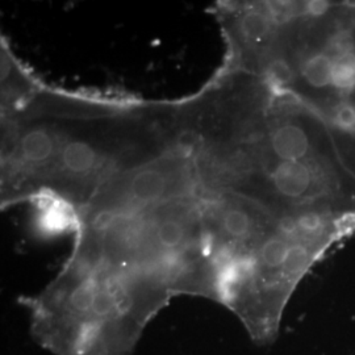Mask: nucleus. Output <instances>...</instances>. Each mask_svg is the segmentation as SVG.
I'll list each match as a JSON object with an SVG mask.
<instances>
[{
	"mask_svg": "<svg viewBox=\"0 0 355 355\" xmlns=\"http://www.w3.org/2000/svg\"><path fill=\"white\" fill-rule=\"evenodd\" d=\"M1 114L20 110L41 89V83L15 57L1 37Z\"/></svg>",
	"mask_w": 355,
	"mask_h": 355,
	"instance_id": "obj_1",
	"label": "nucleus"
},
{
	"mask_svg": "<svg viewBox=\"0 0 355 355\" xmlns=\"http://www.w3.org/2000/svg\"><path fill=\"white\" fill-rule=\"evenodd\" d=\"M268 145L278 162H302L309 152V139L304 129L295 123H282L274 128Z\"/></svg>",
	"mask_w": 355,
	"mask_h": 355,
	"instance_id": "obj_2",
	"label": "nucleus"
},
{
	"mask_svg": "<svg viewBox=\"0 0 355 355\" xmlns=\"http://www.w3.org/2000/svg\"><path fill=\"white\" fill-rule=\"evenodd\" d=\"M270 184L280 196L299 199L312 184V173L303 162H277L268 171Z\"/></svg>",
	"mask_w": 355,
	"mask_h": 355,
	"instance_id": "obj_3",
	"label": "nucleus"
},
{
	"mask_svg": "<svg viewBox=\"0 0 355 355\" xmlns=\"http://www.w3.org/2000/svg\"><path fill=\"white\" fill-rule=\"evenodd\" d=\"M275 20L277 17L268 6H252L239 16L236 29L243 42L259 44L274 33Z\"/></svg>",
	"mask_w": 355,
	"mask_h": 355,
	"instance_id": "obj_4",
	"label": "nucleus"
},
{
	"mask_svg": "<svg viewBox=\"0 0 355 355\" xmlns=\"http://www.w3.org/2000/svg\"><path fill=\"white\" fill-rule=\"evenodd\" d=\"M302 76L315 89H324L331 85L333 58L328 53H315L302 64Z\"/></svg>",
	"mask_w": 355,
	"mask_h": 355,
	"instance_id": "obj_5",
	"label": "nucleus"
},
{
	"mask_svg": "<svg viewBox=\"0 0 355 355\" xmlns=\"http://www.w3.org/2000/svg\"><path fill=\"white\" fill-rule=\"evenodd\" d=\"M331 86L340 92L355 89V51H346L333 57Z\"/></svg>",
	"mask_w": 355,
	"mask_h": 355,
	"instance_id": "obj_6",
	"label": "nucleus"
},
{
	"mask_svg": "<svg viewBox=\"0 0 355 355\" xmlns=\"http://www.w3.org/2000/svg\"><path fill=\"white\" fill-rule=\"evenodd\" d=\"M299 228L308 239H315L324 228V217L316 211H303L296 216Z\"/></svg>",
	"mask_w": 355,
	"mask_h": 355,
	"instance_id": "obj_7",
	"label": "nucleus"
},
{
	"mask_svg": "<svg viewBox=\"0 0 355 355\" xmlns=\"http://www.w3.org/2000/svg\"><path fill=\"white\" fill-rule=\"evenodd\" d=\"M333 123L346 132H355V107L340 104L333 111Z\"/></svg>",
	"mask_w": 355,
	"mask_h": 355,
	"instance_id": "obj_8",
	"label": "nucleus"
},
{
	"mask_svg": "<svg viewBox=\"0 0 355 355\" xmlns=\"http://www.w3.org/2000/svg\"><path fill=\"white\" fill-rule=\"evenodd\" d=\"M305 11L312 16H321L322 13L327 12L329 8V3L327 1H309L305 3Z\"/></svg>",
	"mask_w": 355,
	"mask_h": 355,
	"instance_id": "obj_9",
	"label": "nucleus"
}]
</instances>
